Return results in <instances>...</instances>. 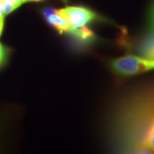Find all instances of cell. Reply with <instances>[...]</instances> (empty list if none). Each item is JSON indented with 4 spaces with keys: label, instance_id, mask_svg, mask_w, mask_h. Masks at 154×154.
Returning <instances> with one entry per match:
<instances>
[{
    "label": "cell",
    "instance_id": "7",
    "mask_svg": "<svg viewBox=\"0 0 154 154\" xmlns=\"http://www.w3.org/2000/svg\"><path fill=\"white\" fill-rule=\"evenodd\" d=\"M11 57V49L0 42V69L8 63Z\"/></svg>",
    "mask_w": 154,
    "mask_h": 154
},
{
    "label": "cell",
    "instance_id": "4",
    "mask_svg": "<svg viewBox=\"0 0 154 154\" xmlns=\"http://www.w3.org/2000/svg\"><path fill=\"white\" fill-rule=\"evenodd\" d=\"M65 34L68 46L75 52H84L99 42V36L88 26L70 29Z\"/></svg>",
    "mask_w": 154,
    "mask_h": 154
},
{
    "label": "cell",
    "instance_id": "9",
    "mask_svg": "<svg viewBox=\"0 0 154 154\" xmlns=\"http://www.w3.org/2000/svg\"><path fill=\"white\" fill-rule=\"evenodd\" d=\"M4 27H5V17H0V37L2 36Z\"/></svg>",
    "mask_w": 154,
    "mask_h": 154
},
{
    "label": "cell",
    "instance_id": "3",
    "mask_svg": "<svg viewBox=\"0 0 154 154\" xmlns=\"http://www.w3.org/2000/svg\"><path fill=\"white\" fill-rule=\"evenodd\" d=\"M60 14L66 19L70 29L88 26L93 22L112 23L110 19L101 16L89 7L80 5L67 6L58 10Z\"/></svg>",
    "mask_w": 154,
    "mask_h": 154
},
{
    "label": "cell",
    "instance_id": "5",
    "mask_svg": "<svg viewBox=\"0 0 154 154\" xmlns=\"http://www.w3.org/2000/svg\"><path fill=\"white\" fill-rule=\"evenodd\" d=\"M134 51L146 58L154 59V28H149L134 41Z\"/></svg>",
    "mask_w": 154,
    "mask_h": 154
},
{
    "label": "cell",
    "instance_id": "2",
    "mask_svg": "<svg viewBox=\"0 0 154 154\" xmlns=\"http://www.w3.org/2000/svg\"><path fill=\"white\" fill-rule=\"evenodd\" d=\"M110 69L116 75L133 77L154 70V59L135 55H125L111 59Z\"/></svg>",
    "mask_w": 154,
    "mask_h": 154
},
{
    "label": "cell",
    "instance_id": "1",
    "mask_svg": "<svg viewBox=\"0 0 154 154\" xmlns=\"http://www.w3.org/2000/svg\"><path fill=\"white\" fill-rule=\"evenodd\" d=\"M114 153H154V80L127 88L112 101L105 124Z\"/></svg>",
    "mask_w": 154,
    "mask_h": 154
},
{
    "label": "cell",
    "instance_id": "8",
    "mask_svg": "<svg viewBox=\"0 0 154 154\" xmlns=\"http://www.w3.org/2000/svg\"><path fill=\"white\" fill-rule=\"evenodd\" d=\"M146 25L149 28H154V0H152L146 10Z\"/></svg>",
    "mask_w": 154,
    "mask_h": 154
},
{
    "label": "cell",
    "instance_id": "6",
    "mask_svg": "<svg viewBox=\"0 0 154 154\" xmlns=\"http://www.w3.org/2000/svg\"><path fill=\"white\" fill-rule=\"evenodd\" d=\"M40 13L47 24L58 34H65L70 30L66 19L61 15L58 10L52 7H45L41 9Z\"/></svg>",
    "mask_w": 154,
    "mask_h": 154
},
{
    "label": "cell",
    "instance_id": "10",
    "mask_svg": "<svg viewBox=\"0 0 154 154\" xmlns=\"http://www.w3.org/2000/svg\"><path fill=\"white\" fill-rule=\"evenodd\" d=\"M39 1H42V0H25V2H39Z\"/></svg>",
    "mask_w": 154,
    "mask_h": 154
}]
</instances>
